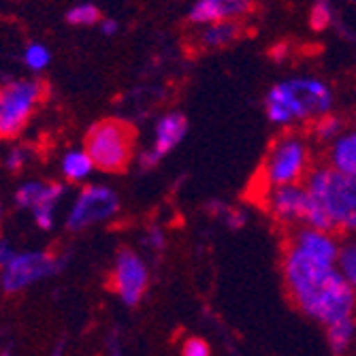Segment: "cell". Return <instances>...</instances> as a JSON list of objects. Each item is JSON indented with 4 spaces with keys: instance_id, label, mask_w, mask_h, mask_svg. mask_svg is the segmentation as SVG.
<instances>
[{
    "instance_id": "1",
    "label": "cell",
    "mask_w": 356,
    "mask_h": 356,
    "mask_svg": "<svg viewBox=\"0 0 356 356\" xmlns=\"http://www.w3.org/2000/svg\"><path fill=\"white\" fill-rule=\"evenodd\" d=\"M282 273L288 299L312 320L329 327L354 316L356 293L337 265L316 263L295 248L284 245Z\"/></svg>"
},
{
    "instance_id": "2",
    "label": "cell",
    "mask_w": 356,
    "mask_h": 356,
    "mask_svg": "<svg viewBox=\"0 0 356 356\" xmlns=\"http://www.w3.org/2000/svg\"><path fill=\"white\" fill-rule=\"evenodd\" d=\"M305 224L320 231L356 235V177L318 165L305 179Z\"/></svg>"
},
{
    "instance_id": "3",
    "label": "cell",
    "mask_w": 356,
    "mask_h": 356,
    "mask_svg": "<svg viewBox=\"0 0 356 356\" xmlns=\"http://www.w3.org/2000/svg\"><path fill=\"white\" fill-rule=\"evenodd\" d=\"M333 90L316 77H293L275 83L265 99L267 118L273 124L290 126L293 122H314L333 109Z\"/></svg>"
},
{
    "instance_id": "4",
    "label": "cell",
    "mask_w": 356,
    "mask_h": 356,
    "mask_svg": "<svg viewBox=\"0 0 356 356\" xmlns=\"http://www.w3.org/2000/svg\"><path fill=\"white\" fill-rule=\"evenodd\" d=\"M312 169V149L307 137L288 128L269 143L254 184L258 186V192L265 194L267 190L277 186L305 184Z\"/></svg>"
},
{
    "instance_id": "5",
    "label": "cell",
    "mask_w": 356,
    "mask_h": 356,
    "mask_svg": "<svg viewBox=\"0 0 356 356\" xmlns=\"http://www.w3.org/2000/svg\"><path fill=\"white\" fill-rule=\"evenodd\" d=\"M83 143L96 169L105 173H126L135 158L137 128L128 120L105 118L90 126Z\"/></svg>"
},
{
    "instance_id": "6",
    "label": "cell",
    "mask_w": 356,
    "mask_h": 356,
    "mask_svg": "<svg viewBox=\"0 0 356 356\" xmlns=\"http://www.w3.org/2000/svg\"><path fill=\"white\" fill-rule=\"evenodd\" d=\"M45 94V81H15L0 88V139L17 137Z\"/></svg>"
},
{
    "instance_id": "7",
    "label": "cell",
    "mask_w": 356,
    "mask_h": 356,
    "mask_svg": "<svg viewBox=\"0 0 356 356\" xmlns=\"http://www.w3.org/2000/svg\"><path fill=\"white\" fill-rule=\"evenodd\" d=\"M149 284V273L145 263L141 261V256L137 252L122 248L115 256V265L111 273V288L113 293L122 299L126 305H137Z\"/></svg>"
},
{
    "instance_id": "8",
    "label": "cell",
    "mask_w": 356,
    "mask_h": 356,
    "mask_svg": "<svg viewBox=\"0 0 356 356\" xmlns=\"http://www.w3.org/2000/svg\"><path fill=\"white\" fill-rule=\"evenodd\" d=\"M120 209V199L111 188L86 186L77 197L67 226L71 231H83L88 226L109 220Z\"/></svg>"
},
{
    "instance_id": "9",
    "label": "cell",
    "mask_w": 356,
    "mask_h": 356,
    "mask_svg": "<svg viewBox=\"0 0 356 356\" xmlns=\"http://www.w3.org/2000/svg\"><path fill=\"white\" fill-rule=\"evenodd\" d=\"M261 201L267 207L269 216L284 224L288 229L305 224L307 213V190L305 184H290V186H277L261 194Z\"/></svg>"
},
{
    "instance_id": "10",
    "label": "cell",
    "mask_w": 356,
    "mask_h": 356,
    "mask_svg": "<svg viewBox=\"0 0 356 356\" xmlns=\"http://www.w3.org/2000/svg\"><path fill=\"white\" fill-rule=\"evenodd\" d=\"M284 245L295 248L303 256L312 258L316 263H322V265H337L339 250H341V243H337L333 233L314 229V226H307V224L290 229Z\"/></svg>"
},
{
    "instance_id": "11",
    "label": "cell",
    "mask_w": 356,
    "mask_h": 356,
    "mask_svg": "<svg viewBox=\"0 0 356 356\" xmlns=\"http://www.w3.org/2000/svg\"><path fill=\"white\" fill-rule=\"evenodd\" d=\"M60 269V261L56 256L45 254V252H35V254H15L13 261L5 267L3 275V286L9 293L13 290H22L30 286L32 282H39L47 275H54Z\"/></svg>"
},
{
    "instance_id": "12",
    "label": "cell",
    "mask_w": 356,
    "mask_h": 356,
    "mask_svg": "<svg viewBox=\"0 0 356 356\" xmlns=\"http://www.w3.org/2000/svg\"><path fill=\"white\" fill-rule=\"evenodd\" d=\"M256 11V0H197L186 22L190 26H205L213 22H243Z\"/></svg>"
},
{
    "instance_id": "13",
    "label": "cell",
    "mask_w": 356,
    "mask_h": 356,
    "mask_svg": "<svg viewBox=\"0 0 356 356\" xmlns=\"http://www.w3.org/2000/svg\"><path fill=\"white\" fill-rule=\"evenodd\" d=\"M250 35V28L243 22H213L201 26L199 32L188 39V47L192 51L207 54V51H222L239 43L243 37Z\"/></svg>"
},
{
    "instance_id": "14",
    "label": "cell",
    "mask_w": 356,
    "mask_h": 356,
    "mask_svg": "<svg viewBox=\"0 0 356 356\" xmlns=\"http://www.w3.org/2000/svg\"><path fill=\"white\" fill-rule=\"evenodd\" d=\"M64 188L60 184H26L24 188L17 190L15 201L19 207H32L35 211V220L39 222L41 229H51L54 224V207L60 201Z\"/></svg>"
},
{
    "instance_id": "15",
    "label": "cell",
    "mask_w": 356,
    "mask_h": 356,
    "mask_svg": "<svg viewBox=\"0 0 356 356\" xmlns=\"http://www.w3.org/2000/svg\"><path fill=\"white\" fill-rule=\"evenodd\" d=\"M188 133V118L181 111H169L156 124V139H154V154L163 160L171 154Z\"/></svg>"
},
{
    "instance_id": "16",
    "label": "cell",
    "mask_w": 356,
    "mask_h": 356,
    "mask_svg": "<svg viewBox=\"0 0 356 356\" xmlns=\"http://www.w3.org/2000/svg\"><path fill=\"white\" fill-rule=\"evenodd\" d=\"M329 167L335 171L356 177V128L354 131H346L335 141H331L327 149Z\"/></svg>"
},
{
    "instance_id": "17",
    "label": "cell",
    "mask_w": 356,
    "mask_h": 356,
    "mask_svg": "<svg viewBox=\"0 0 356 356\" xmlns=\"http://www.w3.org/2000/svg\"><path fill=\"white\" fill-rule=\"evenodd\" d=\"M354 333H356L354 318L339 320V322H335V325L327 327V339H329V348H331L333 356H343L350 350Z\"/></svg>"
},
{
    "instance_id": "18",
    "label": "cell",
    "mask_w": 356,
    "mask_h": 356,
    "mask_svg": "<svg viewBox=\"0 0 356 356\" xmlns=\"http://www.w3.org/2000/svg\"><path fill=\"white\" fill-rule=\"evenodd\" d=\"M346 126H348V122L343 115L327 113V115H322L312 122V135L318 141H335L339 135L346 133Z\"/></svg>"
},
{
    "instance_id": "19",
    "label": "cell",
    "mask_w": 356,
    "mask_h": 356,
    "mask_svg": "<svg viewBox=\"0 0 356 356\" xmlns=\"http://www.w3.org/2000/svg\"><path fill=\"white\" fill-rule=\"evenodd\" d=\"M92 167H94V163H92V158H90V154L86 149L83 152H71L62 163V171L71 181L86 179L90 175Z\"/></svg>"
},
{
    "instance_id": "20",
    "label": "cell",
    "mask_w": 356,
    "mask_h": 356,
    "mask_svg": "<svg viewBox=\"0 0 356 356\" xmlns=\"http://www.w3.org/2000/svg\"><path fill=\"white\" fill-rule=\"evenodd\" d=\"M337 267H339L341 275L346 277V282L352 286V290L356 293V239H350V241L341 243Z\"/></svg>"
},
{
    "instance_id": "21",
    "label": "cell",
    "mask_w": 356,
    "mask_h": 356,
    "mask_svg": "<svg viewBox=\"0 0 356 356\" xmlns=\"http://www.w3.org/2000/svg\"><path fill=\"white\" fill-rule=\"evenodd\" d=\"M333 19H335V11L331 0H316L309 11V26L314 30H325L333 24Z\"/></svg>"
},
{
    "instance_id": "22",
    "label": "cell",
    "mask_w": 356,
    "mask_h": 356,
    "mask_svg": "<svg viewBox=\"0 0 356 356\" xmlns=\"http://www.w3.org/2000/svg\"><path fill=\"white\" fill-rule=\"evenodd\" d=\"M101 19V11L94 5H79L67 13V22L73 26H92Z\"/></svg>"
},
{
    "instance_id": "23",
    "label": "cell",
    "mask_w": 356,
    "mask_h": 356,
    "mask_svg": "<svg viewBox=\"0 0 356 356\" xmlns=\"http://www.w3.org/2000/svg\"><path fill=\"white\" fill-rule=\"evenodd\" d=\"M49 62V54H47V49L45 47H41V45H32V47H28V51H26V64L30 69H43L45 64Z\"/></svg>"
},
{
    "instance_id": "24",
    "label": "cell",
    "mask_w": 356,
    "mask_h": 356,
    "mask_svg": "<svg viewBox=\"0 0 356 356\" xmlns=\"http://www.w3.org/2000/svg\"><path fill=\"white\" fill-rule=\"evenodd\" d=\"M209 346L201 337H188L181 346V356H209Z\"/></svg>"
},
{
    "instance_id": "25",
    "label": "cell",
    "mask_w": 356,
    "mask_h": 356,
    "mask_svg": "<svg viewBox=\"0 0 356 356\" xmlns=\"http://www.w3.org/2000/svg\"><path fill=\"white\" fill-rule=\"evenodd\" d=\"M26 156H28V154H26V149H15V152H11V156H9V160H7V167H9L11 171L22 169Z\"/></svg>"
},
{
    "instance_id": "26",
    "label": "cell",
    "mask_w": 356,
    "mask_h": 356,
    "mask_svg": "<svg viewBox=\"0 0 356 356\" xmlns=\"http://www.w3.org/2000/svg\"><path fill=\"white\" fill-rule=\"evenodd\" d=\"M13 256H15V252L9 248V243L7 241H0V265L7 267L13 261Z\"/></svg>"
},
{
    "instance_id": "27",
    "label": "cell",
    "mask_w": 356,
    "mask_h": 356,
    "mask_svg": "<svg viewBox=\"0 0 356 356\" xmlns=\"http://www.w3.org/2000/svg\"><path fill=\"white\" fill-rule=\"evenodd\" d=\"M149 245L156 248V250L165 248V239H163V233H160V229H152L149 231Z\"/></svg>"
},
{
    "instance_id": "28",
    "label": "cell",
    "mask_w": 356,
    "mask_h": 356,
    "mask_svg": "<svg viewBox=\"0 0 356 356\" xmlns=\"http://www.w3.org/2000/svg\"><path fill=\"white\" fill-rule=\"evenodd\" d=\"M101 28H103L105 35H115V32H118V22H113V19H105V22L101 24Z\"/></svg>"
},
{
    "instance_id": "29",
    "label": "cell",
    "mask_w": 356,
    "mask_h": 356,
    "mask_svg": "<svg viewBox=\"0 0 356 356\" xmlns=\"http://www.w3.org/2000/svg\"><path fill=\"white\" fill-rule=\"evenodd\" d=\"M0 216H3V209H0Z\"/></svg>"
},
{
    "instance_id": "30",
    "label": "cell",
    "mask_w": 356,
    "mask_h": 356,
    "mask_svg": "<svg viewBox=\"0 0 356 356\" xmlns=\"http://www.w3.org/2000/svg\"><path fill=\"white\" fill-rule=\"evenodd\" d=\"M350 3H354V0H350Z\"/></svg>"
}]
</instances>
